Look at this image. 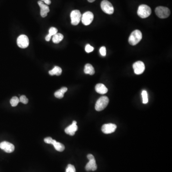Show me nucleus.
I'll list each match as a JSON object with an SVG mask.
<instances>
[{
  "label": "nucleus",
  "mask_w": 172,
  "mask_h": 172,
  "mask_svg": "<svg viewBox=\"0 0 172 172\" xmlns=\"http://www.w3.org/2000/svg\"><path fill=\"white\" fill-rule=\"evenodd\" d=\"M18 46L21 48H26L29 45V39L26 35H22L17 40Z\"/></svg>",
  "instance_id": "obj_8"
},
{
  "label": "nucleus",
  "mask_w": 172,
  "mask_h": 172,
  "mask_svg": "<svg viewBox=\"0 0 172 172\" xmlns=\"http://www.w3.org/2000/svg\"><path fill=\"white\" fill-rule=\"evenodd\" d=\"M84 73L86 74L93 75L95 74V69L91 64H86L84 70Z\"/></svg>",
  "instance_id": "obj_17"
},
{
  "label": "nucleus",
  "mask_w": 172,
  "mask_h": 172,
  "mask_svg": "<svg viewBox=\"0 0 172 172\" xmlns=\"http://www.w3.org/2000/svg\"><path fill=\"white\" fill-rule=\"evenodd\" d=\"M142 39V34L138 30H135L131 34L129 37V42L132 45H135L141 41Z\"/></svg>",
  "instance_id": "obj_1"
},
{
  "label": "nucleus",
  "mask_w": 172,
  "mask_h": 172,
  "mask_svg": "<svg viewBox=\"0 0 172 172\" xmlns=\"http://www.w3.org/2000/svg\"><path fill=\"white\" fill-rule=\"evenodd\" d=\"M93 50H94V48L92 46H91L90 45L87 44L86 45L85 51H86V52L89 53L93 51Z\"/></svg>",
  "instance_id": "obj_27"
},
{
  "label": "nucleus",
  "mask_w": 172,
  "mask_h": 172,
  "mask_svg": "<svg viewBox=\"0 0 172 172\" xmlns=\"http://www.w3.org/2000/svg\"><path fill=\"white\" fill-rule=\"evenodd\" d=\"M53 145L54 147H55L56 150L58 152H63L65 148L64 144L60 143H59V142H57V141H56Z\"/></svg>",
  "instance_id": "obj_20"
},
{
  "label": "nucleus",
  "mask_w": 172,
  "mask_h": 172,
  "mask_svg": "<svg viewBox=\"0 0 172 172\" xmlns=\"http://www.w3.org/2000/svg\"><path fill=\"white\" fill-rule=\"evenodd\" d=\"M94 19V15L92 12L88 11L83 14L81 17V21L85 26L90 25Z\"/></svg>",
  "instance_id": "obj_9"
},
{
  "label": "nucleus",
  "mask_w": 172,
  "mask_h": 172,
  "mask_svg": "<svg viewBox=\"0 0 172 172\" xmlns=\"http://www.w3.org/2000/svg\"><path fill=\"white\" fill-rule=\"evenodd\" d=\"M116 128V125L113 123H109L103 125L101 128V130L104 134H110L114 132Z\"/></svg>",
  "instance_id": "obj_12"
},
{
  "label": "nucleus",
  "mask_w": 172,
  "mask_h": 172,
  "mask_svg": "<svg viewBox=\"0 0 172 172\" xmlns=\"http://www.w3.org/2000/svg\"><path fill=\"white\" fill-rule=\"evenodd\" d=\"M142 98H143V103L144 104L147 103L148 102L147 92L146 91H143L142 93Z\"/></svg>",
  "instance_id": "obj_22"
},
{
  "label": "nucleus",
  "mask_w": 172,
  "mask_h": 172,
  "mask_svg": "<svg viewBox=\"0 0 172 172\" xmlns=\"http://www.w3.org/2000/svg\"><path fill=\"white\" fill-rule=\"evenodd\" d=\"M152 13L151 9L147 5H142L139 6L137 14L142 18H146L149 17Z\"/></svg>",
  "instance_id": "obj_2"
},
{
  "label": "nucleus",
  "mask_w": 172,
  "mask_h": 172,
  "mask_svg": "<svg viewBox=\"0 0 172 172\" xmlns=\"http://www.w3.org/2000/svg\"><path fill=\"white\" fill-rule=\"evenodd\" d=\"M56 141V140L53 139L51 137H47L44 139V142L48 144H53Z\"/></svg>",
  "instance_id": "obj_26"
},
{
  "label": "nucleus",
  "mask_w": 172,
  "mask_h": 172,
  "mask_svg": "<svg viewBox=\"0 0 172 172\" xmlns=\"http://www.w3.org/2000/svg\"><path fill=\"white\" fill-rule=\"evenodd\" d=\"M20 102L19 99L17 97H14L11 99L10 103L11 106L13 107H15Z\"/></svg>",
  "instance_id": "obj_21"
},
{
  "label": "nucleus",
  "mask_w": 172,
  "mask_h": 172,
  "mask_svg": "<svg viewBox=\"0 0 172 172\" xmlns=\"http://www.w3.org/2000/svg\"><path fill=\"white\" fill-rule=\"evenodd\" d=\"M41 1L44 2L45 4L47 5H49L51 3V2L50 0H41Z\"/></svg>",
  "instance_id": "obj_29"
},
{
  "label": "nucleus",
  "mask_w": 172,
  "mask_h": 172,
  "mask_svg": "<svg viewBox=\"0 0 172 172\" xmlns=\"http://www.w3.org/2000/svg\"><path fill=\"white\" fill-rule=\"evenodd\" d=\"M0 148L7 153H11L14 151V146L9 142L4 141L0 143Z\"/></svg>",
  "instance_id": "obj_10"
},
{
  "label": "nucleus",
  "mask_w": 172,
  "mask_h": 172,
  "mask_svg": "<svg viewBox=\"0 0 172 172\" xmlns=\"http://www.w3.org/2000/svg\"><path fill=\"white\" fill-rule=\"evenodd\" d=\"M38 4L40 7V14L41 17H47L48 13L50 11L49 6L41 1L38 2Z\"/></svg>",
  "instance_id": "obj_13"
},
{
  "label": "nucleus",
  "mask_w": 172,
  "mask_h": 172,
  "mask_svg": "<svg viewBox=\"0 0 172 172\" xmlns=\"http://www.w3.org/2000/svg\"><path fill=\"white\" fill-rule=\"evenodd\" d=\"M102 10L107 14H112L114 13V8L111 2L107 0H103L100 4Z\"/></svg>",
  "instance_id": "obj_6"
},
{
  "label": "nucleus",
  "mask_w": 172,
  "mask_h": 172,
  "mask_svg": "<svg viewBox=\"0 0 172 172\" xmlns=\"http://www.w3.org/2000/svg\"><path fill=\"white\" fill-rule=\"evenodd\" d=\"M82 15L80 11L78 10L72 11L70 14L71 24L74 26H77L80 22L81 19Z\"/></svg>",
  "instance_id": "obj_7"
},
{
  "label": "nucleus",
  "mask_w": 172,
  "mask_h": 172,
  "mask_svg": "<svg viewBox=\"0 0 172 172\" xmlns=\"http://www.w3.org/2000/svg\"><path fill=\"white\" fill-rule=\"evenodd\" d=\"M78 127L77 125V121H73L72 124L66 128L65 131L66 134L71 136H73L75 135L76 131L78 130Z\"/></svg>",
  "instance_id": "obj_14"
},
{
  "label": "nucleus",
  "mask_w": 172,
  "mask_h": 172,
  "mask_svg": "<svg viewBox=\"0 0 172 172\" xmlns=\"http://www.w3.org/2000/svg\"><path fill=\"white\" fill-rule=\"evenodd\" d=\"M95 90L97 93L100 94H105L108 92V88L104 84L99 83L95 86Z\"/></svg>",
  "instance_id": "obj_15"
},
{
  "label": "nucleus",
  "mask_w": 172,
  "mask_h": 172,
  "mask_svg": "<svg viewBox=\"0 0 172 172\" xmlns=\"http://www.w3.org/2000/svg\"><path fill=\"white\" fill-rule=\"evenodd\" d=\"M66 172H76V169L74 165L69 164L66 167Z\"/></svg>",
  "instance_id": "obj_24"
},
{
  "label": "nucleus",
  "mask_w": 172,
  "mask_h": 172,
  "mask_svg": "<svg viewBox=\"0 0 172 172\" xmlns=\"http://www.w3.org/2000/svg\"><path fill=\"white\" fill-rule=\"evenodd\" d=\"M156 14L158 17L160 18H166L170 14V11L167 7L164 6H158L156 7L155 10Z\"/></svg>",
  "instance_id": "obj_4"
},
{
  "label": "nucleus",
  "mask_w": 172,
  "mask_h": 172,
  "mask_svg": "<svg viewBox=\"0 0 172 172\" xmlns=\"http://www.w3.org/2000/svg\"><path fill=\"white\" fill-rule=\"evenodd\" d=\"M100 54L101 56L103 57H105L106 55V48L105 47H101L100 49Z\"/></svg>",
  "instance_id": "obj_28"
},
{
  "label": "nucleus",
  "mask_w": 172,
  "mask_h": 172,
  "mask_svg": "<svg viewBox=\"0 0 172 172\" xmlns=\"http://www.w3.org/2000/svg\"><path fill=\"white\" fill-rule=\"evenodd\" d=\"M51 36H49V35H47L46 37H45V40L47 41H49L51 39Z\"/></svg>",
  "instance_id": "obj_30"
},
{
  "label": "nucleus",
  "mask_w": 172,
  "mask_h": 172,
  "mask_svg": "<svg viewBox=\"0 0 172 172\" xmlns=\"http://www.w3.org/2000/svg\"><path fill=\"white\" fill-rule=\"evenodd\" d=\"M87 158L89 160V162L86 164L85 167L86 171H94L96 170L97 165L94 156L91 154H88L87 155Z\"/></svg>",
  "instance_id": "obj_5"
},
{
  "label": "nucleus",
  "mask_w": 172,
  "mask_h": 172,
  "mask_svg": "<svg viewBox=\"0 0 172 172\" xmlns=\"http://www.w3.org/2000/svg\"><path fill=\"white\" fill-rule=\"evenodd\" d=\"M68 91V88L66 87H62L61 88L60 90L58 91H57L55 92V96L56 98H58V99H62L64 97V94Z\"/></svg>",
  "instance_id": "obj_16"
},
{
  "label": "nucleus",
  "mask_w": 172,
  "mask_h": 172,
  "mask_svg": "<svg viewBox=\"0 0 172 172\" xmlns=\"http://www.w3.org/2000/svg\"><path fill=\"white\" fill-rule=\"evenodd\" d=\"M19 101L21 103H23L26 104L28 103V100L27 98L26 97V96L22 95L20 97V99H19Z\"/></svg>",
  "instance_id": "obj_25"
},
{
  "label": "nucleus",
  "mask_w": 172,
  "mask_h": 172,
  "mask_svg": "<svg viewBox=\"0 0 172 172\" xmlns=\"http://www.w3.org/2000/svg\"><path fill=\"white\" fill-rule=\"evenodd\" d=\"M133 69L135 74H142L145 70V65L143 62L141 61L136 62L133 65Z\"/></svg>",
  "instance_id": "obj_11"
},
{
  "label": "nucleus",
  "mask_w": 172,
  "mask_h": 172,
  "mask_svg": "<svg viewBox=\"0 0 172 172\" xmlns=\"http://www.w3.org/2000/svg\"><path fill=\"white\" fill-rule=\"evenodd\" d=\"M62 72V70L61 68L58 66H56L53 69L49 71V74L51 76H54V75L60 76Z\"/></svg>",
  "instance_id": "obj_18"
},
{
  "label": "nucleus",
  "mask_w": 172,
  "mask_h": 172,
  "mask_svg": "<svg viewBox=\"0 0 172 172\" xmlns=\"http://www.w3.org/2000/svg\"><path fill=\"white\" fill-rule=\"evenodd\" d=\"M109 103V99L106 96H103L99 98L95 104V109L100 112L106 108Z\"/></svg>",
  "instance_id": "obj_3"
},
{
  "label": "nucleus",
  "mask_w": 172,
  "mask_h": 172,
  "mask_svg": "<svg viewBox=\"0 0 172 172\" xmlns=\"http://www.w3.org/2000/svg\"><path fill=\"white\" fill-rule=\"evenodd\" d=\"M57 33V29L55 27H52L49 29V34L48 35L52 37V36H53L54 35H55Z\"/></svg>",
  "instance_id": "obj_23"
},
{
  "label": "nucleus",
  "mask_w": 172,
  "mask_h": 172,
  "mask_svg": "<svg viewBox=\"0 0 172 172\" xmlns=\"http://www.w3.org/2000/svg\"><path fill=\"white\" fill-rule=\"evenodd\" d=\"M95 0H88V1L90 2H93L95 1Z\"/></svg>",
  "instance_id": "obj_31"
},
{
  "label": "nucleus",
  "mask_w": 172,
  "mask_h": 172,
  "mask_svg": "<svg viewBox=\"0 0 172 172\" xmlns=\"http://www.w3.org/2000/svg\"><path fill=\"white\" fill-rule=\"evenodd\" d=\"M64 38V36L62 34L60 33H57L55 35H54L53 37V42L55 44H58Z\"/></svg>",
  "instance_id": "obj_19"
}]
</instances>
